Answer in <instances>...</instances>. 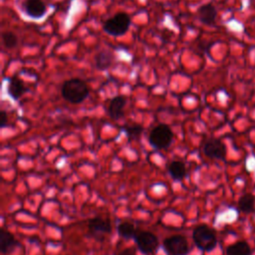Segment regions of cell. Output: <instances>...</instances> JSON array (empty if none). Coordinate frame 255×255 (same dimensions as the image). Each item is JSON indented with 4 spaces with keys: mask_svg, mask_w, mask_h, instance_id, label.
<instances>
[{
    "mask_svg": "<svg viewBox=\"0 0 255 255\" xmlns=\"http://www.w3.org/2000/svg\"><path fill=\"white\" fill-rule=\"evenodd\" d=\"M251 248L246 241H238L226 248V255H250Z\"/></svg>",
    "mask_w": 255,
    "mask_h": 255,
    "instance_id": "cell-16",
    "label": "cell"
},
{
    "mask_svg": "<svg viewBox=\"0 0 255 255\" xmlns=\"http://www.w3.org/2000/svg\"><path fill=\"white\" fill-rule=\"evenodd\" d=\"M217 16V10L211 3L201 5L197 10V17L199 21L205 25H211L215 22Z\"/></svg>",
    "mask_w": 255,
    "mask_h": 255,
    "instance_id": "cell-10",
    "label": "cell"
},
{
    "mask_svg": "<svg viewBox=\"0 0 255 255\" xmlns=\"http://www.w3.org/2000/svg\"><path fill=\"white\" fill-rule=\"evenodd\" d=\"M116 255H136V250L134 247H128L118 252Z\"/></svg>",
    "mask_w": 255,
    "mask_h": 255,
    "instance_id": "cell-21",
    "label": "cell"
},
{
    "mask_svg": "<svg viewBox=\"0 0 255 255\" xmlns=\"http://www.w3.org/2000/svg\"><path fill=\"white\" fill-rule=\"evenodd\" d=\"M127 104V99L124 96H117L110 102L108 113L111 119L117 121L124 115V108Z\"/></svg>",
    "mask_w": 255,
    "mask_h": 255,
    "instance_id": "cell-11",
    "label": "cell"
},
{
    "mask_svg": "<svg viewBox=\"0 0 255 255\" xmlns=\"http://www.w3.org/2000/svg\"><path fill=\"white\" fill-rule=\"evenodd\" d=\"M61 94L67 102L71 104H80L89 96V88L83 80L72 78L64 82Z\"/></svg>",
    "mask_w": 255,
    "mask_h": 255,
    "instance_id": "cell-1",
    "label": "cell"
},
{
    "mask_svg": "<svg viewBox=\"0 0 255 255\" xmlns=\"http://www.w3.org/2000/svg\"><path fill=\"white\" fill-rule=\"evenodd\" d=\"M24 12L31 18H42L47 12V6L43 0H24L22 4Z\"/></svg>",
    "mask_w": 255,
    "mask_h": 255,
    "instance_id": "cell-9",
    "label": "cell"
},
{
    "mask_svg": "<svg viewBox=\"0 0 255 255\" xmlns=\"http://www.w3.org/2000/svg\"><path fill=\"white\" fill-rule=\"evenodd\" d=\"M162 247L168 255H187L189 246L183 235H172L162 242Z\"/></svg>",
    "mask_w": 255,
    "mask_h": 255,
    "instance_id": "cell-5",
    "label": "cell"
},
{
    "mask_svg": "<svg viewBox=\"0 0 255 255\" xmlns=\"http://www.w3.org/2000/svg\"><path fill=\"white\" fill-rule=\"evenodd\" d=\"M203 152L210 158L224 159L226 155V146L220 139H208L203 145Z\"/></svg>",
    "mask_w": 255,
    "mask_h": 255,
    "instance_id": "cell-8",
    "label": "cell"
},
{
    "mask_svg": "<svg viewBox=\"0 0 255 255\" xmlns=\"http://www.w3.org/2000/svg\"><path fill=\"white\" fill-rule=\"evenodd\" d=\"M130 26V18L125 12H119L113 17L105 21L103 25L104 31L112 36L118 37L126 34Z\"/></svg>",
    "mask_w": 255,
    "mask_h": 255,
    "instance_id": "cell-3",
    "label": "cell"
},
{
    "mask_svg": "<svg viewBox=\"0 0 255 255\" xmlns=\"http://www.w3.org/2000/svg\"><path fill=\"white\" fill-rule=\"evenodd\" d=\"M118 232L122 237H124L126 239H130L136 235L135 227L130 222H122L121 224H119Z\"/></svg>",
    "mask_w": 255,
    "mask_h": 255,
    "instance_id": "cell-18",
    "label": "cell"
},
{
    "mask_svg": "<svg viewBox=\"0 0 255 255\" xmlns=\"http://www.w3.org/2000/svg\"><path fill=\"white\" fill-rule=\"evenodd\" d=\"M192 239L196 247L204 252L213 250L217 244L215 231L205 224L197 225L193 229Z\"/></svg>",
    "mask_w": 255,
    "mask_h": 255,
    "instance_id": "cell-2",
    "label": "cell"
},
{
    "mask_svg": "<svg viewBox=\"0 0 255 255\" xmlns=\"http://www.w3.org/2000/svg\"><path fill=\"white\" fill-rule=\"evenodd\" d=\"M167 171L174 180H180L186 175L185 164L180 160H172L167 166Z\"/></svg>",
    "mask_w": 255,
    "mask_h": 255,
    "instance_id": "cell-15",
    "label": "cell"
},
{
    "mask_svg": "<svg viewBox=\"0 0 255 255\" xmlns=\"http://www.w3.org/2000/svg\"><path fill=\"white\" fill-rule=\"evenodd\" d=\"M238 207L245 213L252 212L255 208V197L251 193H245L238 200Z\"/></svg>",
    "mask_w": 255,
    "mask_h": 255,
    "instance_id": "cell-17",
    "label": "cell"
},
{
    "mask_svg": "<svg viewBox=\"0 0 255 255\" xmlns=\"http://www.w3.org/2000/svg\"><path fill=\"white\" fill-rule=\"evenodd\" d=\"M173 133L167 125L159 124L154 127L148 136L149 143L156 149H163L170 145Z\"/></svg>",
    "mask_w": 255,
    "mask_h": 255,
    "instance_id": "cell-4",
    "label": "cell"
},
{
    "mask_svg": "<svg viewBox=\"0 0 255 255\" xmlns=\"http://www.w3.org/2000/svg\"><path fill=\"white\" fill-rule=\"evenodd\" d=\"M88 229L90 236H93L95 239L102 241L104 240V235L111 232L112 225L108 219H104L102 217H94L90 219L88 223Z\"/></svg>",
    "mask_w": 255,
    "mask_h": 255,
    "instance_id": "cell-7",
    "label": "cell"
},
{
    "mask_svg": "<svg viewBox=\"0 0 255 255\" xmlns=\"http://www.w3.org/2000/svg\"><path fill=\"white\" fill-rule=\"evenodd\" d=\"M142 130H143V128L140 125H133V126L125 128V131L129 140L137 139L140 136Z\"/></svg>",
    "mask_w": 255,
    "mask_h": 255,
    "instance_id": "cell-19",
    "label": "cell"
},
{
    "mask_svg": "<svg viewBox=\"0 0 255 255\" xmlns=\"http://www.w3.org/2000/svg\"><path fill=\"white\" fill-rule=\"evenodd\" d=\"M2 41H3L5 48L12 49L17 45L18 38L14 33L10 32V31H6L2 34Z\"/></svg>",
    "mask_w": 255,
    "mask_h": 255,
    "instance_id": "cell-20",
    "label": "cell"
},
{
    "mask_svg": "<svg viewBox=\"0 0 255 255\" xmlns=\"http://www.w3.org/2000/svg\"><path fill=\"white\" fill-rule=\"evenodd\" d=\"M114 62V55L110 50L104 49L98 52L95 56V67L100 70L104 71L109 69Z\"/></svg>",
    "mask_w": 255,
    "mask_h": 255,
    "instance_id": "cell-12",
    "label": "cell"
},
{
    "mask_svg": "<svg viewBox=\"0 0 255 255\" xmlns=\"http://www.w3.org/2000/svg\"><path fill=\"white\" fill-rule=\"evenodd\" d=\"M138 250L144 255H153L158 247L157 237L149 231H140L134 236Z\"/></svg>",
    "mask_w": 255,
    "mask_h": 255,
    "instance_id": "cell-6",
    "label": "cell"
},
{
    "mask_svg": "<svg viewBox=\"0 0 255 255\" xmlns=\"http://www.w3.org/2000/svg\"><path fill=\"white\" fill-rule=\"evenodd\" d=\"M7 124V114L5 111H1L0 113V127L4 128Z\"/></svg>",
    "mask_w": 255,
    "mask_h": 255,
    "instance_id": "cell-22",
    "label": "cell"
},
{
    "mask_svg": "<svg viewBox=\"0 0 255 255\" xmlns=\"http://www.w3.org/2000/svg\"><path fill=\"white\" fill-rule=\"evenodd\" d=\"M17 246L14 236L5 229L0 230V250L3 254L10 253Z\"/></svg>",
    "mask_w": 255,
    "mask_h": 255,
    "instance_id": "cell-14",
    "label": "cell"
},
{
    "mask_svg": "<svg viewBox=\"0 0 255 255\" xmlns=\"http://www.w3.org/2000/svg\"><path fill=\"white\" fill-rule=\"evenodd\" d=\"M7 91L12 99L18 100L26 92V88L24 83L18 76H13L9 80Z\"/></svg>",
    "mask_w": 255,
    "mask_h": 255,
    "instance_id": "cell-13",
    "label": "cell"
}]
</instances>
